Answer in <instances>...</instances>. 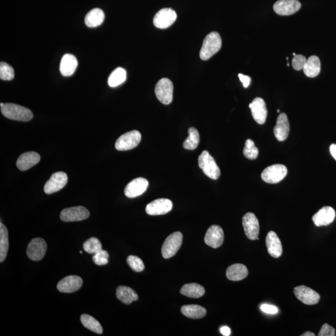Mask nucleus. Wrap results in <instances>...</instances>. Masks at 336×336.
Instances as JSON below:
<instances>
[{
	"label": "nucleus",
	"mask_w": 336,
	"mask_h": 336,
	"mask_svg": "<svg viewBox=\"0 0 336 336\" xmlns=\"http://www.w3.org/2000/svg\"><path fill=\"white\" fill-rule=\"evenodd\" d=\"M319 336H335L336 330L332 326L329 325L328 324H325L321 328Z\"/></svg>",
	"instance_id": "41"
},
{
	"label": "nucleus",
	"mask_w": 336,
	"mask_h": 336,
	"mask_svg": "<svg viewBox=\"0 0 336 336\" xmlns=\"http://www.w3.org/2000/svg\"><path fill=\"white\" fill-rule=\"evenodd\" d=\"M68 181L67 175L64 172H56L51 176L44 187L46 194H51L60 191Z\"/></svg>",
	"instance_id": "11"
},
{
	"label": "nucleus",
	"mask_w": 336,
	"mask_h": 336,
	"mask_svg": "<svg viewBox=\"0 0 336 336\" xmlns=\"http://www.w3.org/2000/svg\"><path fill=\"white\" fill-rule=\"evenodd\" d=\"M2 114L10 120L29 121L32 120L33 114L30 109L14 104H4L1 107Z\"/></svg>",
	"instance_id": "1"
},
{
	"label": "nucleus",
	"mask_w": 336,
	"mask_h": 336,
	"mask_svg": "<svg viewBox=\"0 0 336 336\" xmlns=\"http://www.w3.org/2000/svg\"><path fill=\"white\" fill-rule=\"evenodd\" d=\"M189 136L183 143L184 149L194 150L198 147L200 136L196 128L191 127L188 130Z\"/></svg>",
	"instance_id": "34"
},
{
	"label": "nucleus",
	"mask_w": 336,
	"mask_h": 336,
	"mask_svg": "<svg viewBox=\"0 0 336 336\" xmlns=\"http://www.w3.org/2000/svg\"><path fill=\"white\" fill-rule=\"evenodd\" d=\"M4 104H3V103H1V104H0V106H1V107H3V106H4Z\"/></svg>",
	"instance_id": "47"
},
{
	"label": "nucleus",
	"mask_w": 336,
	"mask_h": 336,
	"mask_svg": "<svg viewBox=\"0 0 336 336\" xmlns=\"http://www.w3.org/2000/svg\"><path fill=\"white\" fill-rule=\"evenodd\" d=\"M248 271L244 265L236 264L228 267L226 276L231 281H240L247 277Z\"/></svg>",
	"instance_id": "25"
},
{
	"label": "nucleus",
	"mask_w": 336,
	"mask_h": 336,
	"mask_svg": "<svg viewBox=\"0 0 336 336\" xmlns=\"http://www.w3.org/2000/svg\"><path fill=\"white\" fill-rule=\"evenodd\" d=\"M303 69L307 77L313 78L318 76L321 71V62L319 57L316 56H310L307 59Z\"/></svg>",
	"instance_id": "26"
},
{
	"label": "nucleus",
	"mask_w": 336,
	"mask_h": 336,
	"mask_svg": "<svg viewBox=\"0 0 336 336\" xmlns=\"http://www.w3.org/2000/svg\"><path fill=\"white\" fill-rule=\"evenodd\" d=\"M222 39L218 32H211L204 39L200 51L202 60H207L221 50Z\"/></svg>",
	"instance_id": "2"
},
{
	"label": "nucleus",
	"mask_w": 336,
	"mask_h": 336,
	"mask_svg": "<svg viewBox=\"0 0 336 336\" xmlns=\"http://www.w3.org/2000/svg\"><path fill=\"white\" fill-rule=\"evenodd\" d=\"M40 155L35 152H26L22 154L17 160L16 166L21 171H26L40 162Z\"/></svg>",
	"instance_id": "23"
},
{
	"label": "nucleus",
	"mask_w": 336,
	"mask_h": 336,
	"mask_svg": "<svg viewBox=\"0 0 336 336\" xmlns=\"http://www.w3.org/2000/svg\"><path fill=\"white\" fill-rule=\"evenodd\" d=\"M288 173L285 166L274 165L265 168L261 176L263 181L269 184H277L281 181Z\"/></svg>",
	"instance_id": "4"
},
{
	"label": "nucleus",
	"mask_w": 336,
	"mask_h": 336,
	"mask_svg": "<svg viewBox=\"0 0 336 336\" xmlns=\"http://www.w3.org/2000/svg\"><path fill=\"white\" fill-rule=\"evenodd\" d=\"M81 278L70 275L62 279L58 283L57 288L61 293H70L79 290L82 286Z\"/></svg>",
	"instance_id": "19"
},
{
	"label": "nucleus",
	"mask_w": 336,
	"mask_h": 336,
	"mask_svg": "<svg viewBox=\"0 0 336 336\" xmlns=\"http://www.w3.org/2000/svg\"><path fill=\"white\" fill-rule=\"evenodd\" d=\"M149 185L148 180L143 177H138L129 182L125 189V194L129 198L140 196L147 191Z\"/></svg>",
	"instance_id": "17"
},
{
	"label": "nucleus",
	"mask_w": 336,
	"mask_h": 336,
	"mask_svg": "<svg viewBox=\"0 0 336 336\" xmlns=\"http://www.w3.org/2000/svg\"><path fill=\"white\" fill-rule=\"evenodd\" d=\"M330 152L333 157L336 160V145L332 144L330 146Z\"/></svg>",
	"instance_id": "45"
},
{
	"label": "nucleus",
	"mask_w": 336,
	"mask_h": 336,
	"mask_svg": "<svg viewBox=\"0 0 336 336\" xmlns=\"http://www.w3.org/2000/svg\"><path fill=\"white\" fill-rule=\"evenodd\" d=\"M126 79V72L123 68L118 67L112 72L108 79L109 86L116 87L123 84Z\"/></svg>",
	"instance_id": "33"
},
{
	"label": "nucleus",
	"mask_w": 336,
	"mask_h": 336,
	"mask_svg": "<svg viewBox=\"0 0 336 336\" xmlns=\"http://www.w3.org/2000/svg\"><path fill=\"white\" fill-rule=\"evenodd\" d=\"M243 155L249 160H255L259 155V150L255 147L254 141L248 139L246 140L245 147L243 151Z\"/></svg>",
	"instance_id": "36"
},
{
	"label": "nucleus",
	"mask_w": 336,
	"mask_h": 336,
	"mask_svg": "<svg viewBox=\"0 0 336 336\" xmlns=\"http://www.w3.org/2000/svg\"><path fill=\"white\" fill-rule=\"evenodd\" d=\"M274 133L275 137L280 142H283L288 137L289 133V123L288 116L285 113H280L278 116Z\"/></svg>",
	"instance_id": "21"
},
{
	"label": "nucleus",
	"mask_w": 336,
	"mask_h": 336,
	"mask_svg": "<svg viewBox=\"0 0 336 336\" xmlns=\"http://www.w3.org/2000/svg\"><path fill=\"white\" fill-rule=\"evenodd\" d=\"M280 112V110H277L278 113H279V112Z\"/></svg>",
	"instance_id": "48"
},
{
	"label": "nucleus",
	"mask_w": 336,
	"mask_h": 336,
	"mask_svg": "<svg viewBox=\"0 0 336 336\" xmlns=\"http://www.w3.org/2000/svg\"><path fill=\"white\" fill-rule=\"evenodd\" d=\"M142 140L140 131L133 130L123 134L115 143V148L118 151H127L137 147Z\"/></svg>",
	"instance_id": "7"
},
{
	"label": "nucleus",
	"mask_w": 336,
	"mask_h": 336,
	"mask_svg": "<svg viewBox=\"0 0 336 336\" xmlns=\"http://www.w3.org/2000/svg\"><path fill=\"white\" fill-rule=\"evenodd\" d=\"M177 19L176 11L171 8H163L158 12L153 19V23L158 28H169Z\"/></svg>",
	"instance_id": "10"
},
{
	"label": "nucleus",
	"mask_w": 336,
	"mask_h": 336,
	"mask_svg": "<svg viewBox=\"0 0 336 336\" xmlns=\"http://www.w3.org/2000/svg\"><path fill=\"white\" fill-rule=\"evenodd\" d=\"M306 60V58L303 55H298L294 56L293 60H292V65H293L294 69L300 70L303 69Z\"/></svg>",
	"instance_id": "40"
},
{
	"label": "nucleus",
	"mask_w": 336,
	"mask_h": 336,
	"mask_svg": "<svg viewBox=\"0 0 336 336\" xmlns=\"http://www.w3.org/2000/svg\"><path fill=\"white\" fill-rule=\"evenodd\" d=\"M220 331L222 334L224 336H228L230 335V329L227 326H223L220 329Z\"/></svg>",
	"instance_id": "44"
},
{
	"label": "nucleus",
	"mask_w": 336,
	"mask_h": 336,
	"mask_svg": "<svg viewBox=\"0 0 336 336\" xmlns=\"http://www.w3.org/2000/svg\"><path fill=\"white\" fill-rule=\"evenodd\" d=\"M80 321L85 328L91 330L92 332L102 335L103 333V328L98 321L91 316L84 314L80 316Z\"/></svg>",
	"instance_id": "32"
},
{
	"label": "nucleus",
	"mask_w": 336,
	"mask_h": 336,
	"mask_svg": "<svg viewBox=\"0 0 336 336\" xmlns=\"http://www.w3.org/2000/svg\"><path fill=\"white\" fill-rule=\"evenodd\" d=\"M238 77L241 82H242L243 87L245 88H247L249 87L251 83V78L248 75H243L242 74H238Z\"/></svg>",
	"instance_id": "43"
},
{
	"label": "nucleus",
	"mask_w": 336,
	"mask_h": 336,
	"mask_svg": "<svg viewBox=\"0 0 336 336\" xmlns=\"http://www.w3.org/2000/svg\"><path fill=\"white\" fill-rule=\"evenodd\" d=\"M9 247L8 232L3 223H0V262L5 260Z\"/></svg>",
	"instance_id": "31"
},
{
	"label": "nucleus",
	"mask_w": 336,
	"mask_h": 336,
	"mask_svg": "<svg viewBox=\"0 0 336 336\" xmlns=\"http://www.w3.org/2000/svg\"><path fill=\"white\" fill-rule=\"evenodd\" d=\"M172 208V203L168 199H158L148 204L146 212L150 216H160L169 213Z\"/></svg>",
	"instance_id": "14"
},
{
	"label": "nucleus",
	"mask_w": 336,
	"mask_h": 336,
	"mask_svg": "<svg viewBox=\"0 0 336 336\" xmlns=\"http://www.w3.org/2000/svg\"><path fill=\"white\" fill-rule=\"evenodd\" d=\"M294 293L299 301L307 305H314L318 304L320 300V294L317 292L305 286L295 287Z\"/></svg>",
	"instance_id": "12"
},
{
	"label": "nucleus",
	"mask_w": 336,
	"mask_h": 336,
	"mask_svg": "<svg viewBox=\"0 0 336 336\" xmlns=\"http://www.w3.org/2000/svg\"><path fill=\"white\" fill-rule=\"evenodd\" d=\"M261 310L263 312L270 315H275L279 312V309L276 306L270 305V304H264L261 306Z\"/></svg>",
	"instance_id": "42"
},
{
	"label": "nucleus",
	"mask_w": 336,
	"mask_h": 336,
	"mask_svg": "<svg viewBox=\"0 0 336 336\" xmlns=\"http://www.w3.org/2000/svg\"><path fill=\"white\" fill-rule=\"evenodd\" d=\"M126 261H127L129 267H130L133 271L141 272L145 269V265L144 264H143L142 259L138 257L134 256V255H130V256L127 258Z\"/></svg>",
	"instance_id": "38"
},
{
	"label": "nucleus",
	"mask_w": 336,
	"mask_h": 336,
	"mask_svg": "<svg viewBox=\"0 0 336 336\" xmlns=\"http://www.w3.org/2000/svg\"><path fill=\"white\" fill-rule=\"evenodd\" d=\"M47 250V244L43 238H36L31 241L27 247V255L33 261L43 259Z\"/></svg>",
	"instance_id": "9"
},
{
	"label": "nucleus",
	"mask_w": 336,
	"mask_h": 336,
	"mask_svg": "<svg viewBox=\"0 0 336 336\" xmlns=\"http://www.w3.org/2000/svg\"><path fill=\"white\" fill-rule=\"evenodd\" d=\"M298 0H279L274 4V9L280 16H289L296 13L301 8Z\"/></svg>",
	"instance_id": "15"
},
{
	"label": "nucleus",
	"mask_w": 336,
	"mask_h": 336,
	"mask_svg": "<svg viewBox=\"0 0 336 336\" xmlns=\"http://www.w3.org/2000/svg\"><path fill=\"white\" fill-rule=\"evenodd\" d=\"M116 295L119 300L125 304H130L138 299V294L133 289L125 286L118 287Z\"/></svg>",
	"instance_id": "27"
},
{
	"label": "nucleus",
	"mask_w": 336,
	"mask_h": 336,
	"mask_svg": "<svg viewBox=\"0 0 336 336\" xmlns=\"http://www.w3.org/2000/svg\"><path fill=\"white\" fill-rule=\"evenodd\" d=\"M14 77L13 67L6 62L0 63V79L3 80H11Z\"/></svg>",
	"instance_id": "37"
},
{
	"label": "nucleus",
	"mask_w": 336,
	"mask_h": 336,
	"mask_svg": "<svg viewBox=\"0 0 336 336\" xmlns=\"http://www.w3.org/2000/svg\"><path fill=\"white\" fill-rule=\"evenodd\" d=\"M316 335L315 334H314L312 332H310V331H307V332L304 333L303 334H302L301 336H315Z\"/></svg>",
	"instance_id": "46"
},
{
	"label": "nucleus",
	"mask_w": 336,
	"mask_h": 336,
	"mask_svg": "<svg viewBox=\"0 0 336 336\" xmlns=\"http://www.w3.org/2000/svg\"><path fill=\"white\" fill-rule=\"evenodd\" d=\"M224 233L220 226L213 225L208 228L204 241L207 245L213 248L221 247L224 242Z\"/></svg>",
	"instance_id": "18"
},
{
	"label": "nucleus",
	"mask_w": 336,
	"mask_h": 336,
	"mask_svg": "<svg viewBox=\"0 0 336 336\" xmlns=\"http://www.w3.org/2000/svg\"><path fill=\"white\" fill-rule=\"evenodd\" d=\"M105 19V14L101 9L94 8L87 14L85 23L89 28H96L101 25Z\"/></svg>",
	"instance_id": "28"
},
{
	"label": "nucleus",
	"mask_w": 336,
	"mask_h": 336,
	"mask_svg": "<svg viewBox=\"0 0 336 336\" xmlns=\"http://www.w3.org/2000/svg\"><path fill=\"white\" fill-rule=\"evenodd\" d=\"M109 255L106 250H101L94 255L92 257L93 262L97 265L102 266L108 264Z\"/></svg>",
	"instance_id": "39"
},
{
	"label": "nucleus",
	"mask_w": 336,
	"mask_h": 336,
	"mask_svg": "<svg viewBox=\"0 0 336 336\" xmlns=\"http://www.w3.org/2000/svg\"><path fill=\"white\" fill-rule=\"evenodd\" d=\"M181 312L185 316L191 319H201L206 315V310L196 304L184 305L181 308Z\"/></svg>",
	"instance_id": "30"
},
{
	"label": "nucleus",
	"mask_w": 336,
	"mask_h": 336,
	"mask_svg": "<svg viewBox=\"0 0 336 336\" xmlns=\"http://www.w3.org/2000/svg\"><path fill=\"white\" fill-rule=\"evenodd\" d=\"M78 62L76 57L70 54L63 56L60 64V71L63 76L69 77L76 70Z\"/></svg>",
	"instance_id": "24"
},
{
	"label": "nucleus",
	"mask_w": 336,
	"mask_h": 336,
	"mask_svg": "<svg viewBox=\"0 0 336 336\" xmlns=\"http://www.w3.org/2000/svg\"><path fill=\"white\" fill-rule=\"evenodd\" d=\"M182 295L192 298H199L205 293V289L198 283H188L184 284L181 289Z\"/></svg>",
	"instance_id": "29"
},
{
	"label": "nucleus",
	"mask_w": 336,
	"mask_h": 336,
	"mask_svg": "<svg viewBox=\"0 0 336 336\" xmlns=\"http://www.w3.org/2000/svg\"><path fill=\"white\" fill-rule=\"evenodd\" d=\"M198 165L204 173L212 179L216 180L221 176L220 169L208 151L202 152L198 158Z\"/></svg>",
	"instance_id": "3"
},
{
	"label": "nucleus",
	"mask_w": 336,
	"mask_h": 336,
	"mask_svg": "<svg viewBox=\"0 0 336 336\" xmlns=\"http://www.w3.org/2000/svg\"><path fill=\"white\" fill-rule=\"evenodd\" d=\"M242 225L245 233L248 239L259 240V222L254 213H248L242 219Z\"/></svg>",
	"instance_id": "8"
},
{
	"label": "nucleus",
	"mask_w": 336,
	"mask_h": 336,
	"mask_svg": "<svg viewBox=\"0 0 336 336\" xmlns=\"http://www.w3.org/2000/svg\"><path fill=\"white\" fill-rule=\"evenodd\" d=\"M289 63H288V64H287V66H289Z\"/></svg>",
	"instance_id": "50"
},
{
	"label": "nucleus",
	"mask_w": 336,
	"mask_h": 336,
	"mask_svg": "<svg viewBox=\"0 0 336 336\" xmlns=\"http://www.w3.org/2000/svg\"><path fill=\"white\" fill-rule=\"evenodd\" d=\"M89 216V211L86 208L77 206L64 209L60 213V218L64 222H75L85 220Z\"/></svg>",
	"instance_id": "13"
},
{
	"label": "nucleus",
	"mask_w": 336,
	"mask_h": 336,
	"mask_svg": "<svg viewBox=\"0 0 336 336\" xmlns=\"http://www.w3.org/2000/svg\"><path fill=\"white\" fill-rule=\"evenodd\" d=\"M336 213L330 206L324 207L313 216V221L317 227L330 225L335 220Z\"/></svg>",
	"instance_id": "20"
},
{
	"label": "nucleus",
	"mask_w": 336,
	"mask_h": 336,
	"mask_svg": "<svg viewBox=\"0 0 336 336\" xmlns=\"http://www.w3.org/2000/svg\"><path fill=\"white\" fill-rule=\"evenodd\" d=\"M293 55L294 56H296V54H295V53H293Z\"/></svg>",
	"instance_id": "49"
},
{
	"label": "nucleus",
	"mask_w": 336,
	"mask_h": 336,
	"mask_svg": "<svg viewBox=\"0 0 336 336\" xmlns=\"http://www.w3.org/2000/svg\"><path fill=\"white\" fill-rule=\"evenodd\" d=\"M266 245L268 252L272 257L277 259L282 255L283 248L281 241L274 231H270L267 235Z\"/></svg>",
	"instance_id": "22"
},
{
	"label": "nucleus",
	"mask_w": 336,
	"mask_h": 336,
	"mask_svg": "<svg viewBox=\"0 0 336 336\" xmlns=\"http://www.w3.org/2000/svg\"><path fill=\"white\" fill-rule=\"evenodd\" d=\"M182 243V234L176 232L168 236L162 246V255L166 259L174 256L181 247Z\"/></svg>",
	"instance_id": "6"
},
{
	"label": "nucleus",
	"mask_w": 336,
	"mask_h": 336,
	"mask_svg": "<svg viewBox=\"0 0 336 336\" xmlns=\"http://www.w3.org/2000/svg\"><path fill=\"white\" fill-rule=\"evenodd\" d=\"M253 118L257 123L263 125L266 121L268 111L264 100L257 97L249 104Z\"/></svg>",
	"instance_id": "16"
},
{
	"label": "nucleus",
	"mask_w": 336,
	"mask_h": 336,
	"mask_svg": "<svg viewBox=\"0 0 336 336\" xmlns=\"http://www.w3.org/2000/svg\"><path fill=\"white\" fill-rule=\"evenodd\" d=\"M155 94L163 104L169 105L173 99V84L169 79L163 78L155 87Z\"/></svg>",
	"instance_id": "5"
},
{
	"label": "nucleus",
	"mask_w": 336,
	"mask_h": 336,
	"mask_svg": "<svg viewBox=\"0 0 336 336\" xmlns=\"http://www.w3.org/2000/svg\"><path fill=\"white\" fill-rule=\"evenodd\" d=\"M83 248L89 254H95L102 249V245L98 238L92 237L84 242Z\"/></svg>",
	"instance_id": "35"
}]
</instances>
